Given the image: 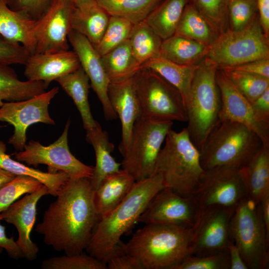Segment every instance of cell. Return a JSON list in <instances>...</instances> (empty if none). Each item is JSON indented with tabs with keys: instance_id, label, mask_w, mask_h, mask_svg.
Returning a JSON list of instances; mask_svg holds the SVG:
<instances>
[{
	"instance_id": "c3c4849f",
	"label": "cell",
	"mask_w": 269,
	"mask_h": 269,
	"mask_svg": "<svg viewBox=\"0 0 269 269\" xmlns=\"http://www.w3.org/2000/svg\"><path fill=\"white\" fill-rule=\"evenodd\" d=\"M223 69L241 71L269 78V58L256 60L235 67Z\"/></svg>"
},
{
	"instance_id": "b9f144b4",
	"label": "cell",
	"mask_w": 269,
	"mask_h": 269,
	"mask_svg": "<svg viewBox=\"0 0 269 269\" xmlns=\"http://www.w3.org/2000/svg\"><path fill=\"white\" fill-rule=\"evenodd\" d=\"M258 16L257 0H231L228 9L229 29L241 30Z\"/></svg>"
},
{
	"instance_id": "e575fe53",
	"label": "cell",
	"mask_w": 269,
	"mask_h": 269,
	"mask_svg": "<svg viewBox=\"0 0 269 269\" xmlns=\"http://www.w3.org/2000/svg\"><path fill=\"white\" fill-rule=\"evenodd\" d=\"M129 40L133 54L141 66L160 55L162 39L145 20L134 25Z\"/></svg>"
},
{
	"instance_id": "8d00e7d4",
	"label": "cell",
	"mask_w": 269,
	"mask_h": 269,
	"mask_svg": "<svg viewBox=\"0 0 269 269\" xmlns=\"http://www.w3.org/2000/svg\"><path fill=\"white\" fill-rule=\"evenodd\" d=\"M134 24L123 17L110 16L108 25L98 44L94 46L100 56L129 39Z\"/></svg>"
},
{
	"instance_id": "4fadbf2b",
	"label": "cell",
	"mask_w": 269,
	"mask_h": 269,
	"mask_svg": "<svg viewBox=\"0 0 269 269\" xmlns=\"http://www.w3.org/2000/svg\"><path fill=\"white\" fill-rule=\"evenodd\" d=\"M58 92L59 88L55 87L27 99L3 103L0 107V122L7 123L14 128L8 143L17 151L23 150L26 143L27 130L31 125L55 124L50 116L48 107Z\"/></svg>"
},
{
	"instance_id": "52a82bcc",
	"label": "cell",
	"mask_w": 269,
	"mask_h": 269,
	"mask_svg": "<svg viewBox=\"0 0 269 269\" xmlns=\"http://www.w3.org/2000/svg\"><path fill=\"white\" fill-rule=\"evenodd\" d=\"M229 239L238 248L249 269L269 267V236L259 204L247 197L237 205L229 226Z\"/></svg>"
},
{
	"instance_id": "f5cc1de1",
	"label": "cell",
	"mask_w": 269,
	"mask_h": 269,
	"mask_svg": "<svg viewBox=\"0 0 269 269\" xmlns=\"http://www.w3.org/2000/svg\"><path fill=\"white\" fill-rule=\"evenodd\" d=\"M258 204L267 234L269 236V194L266 195Z\"/></svg>"
},
{
	"instance_id": "680465c9",
	"label": "cell",
	"mask_w": 269,
	"mask_h": 269,
	"mask_svg": "<svg viewBox=\"0 0 269 269\" xmlns=\"http://www.w3.org/2000/svg\"><path fill=\"white\" fill-rule=\"evenodd\" d=\"M3 127V126H2V125H0V129L1 128H2Z\"/></svg>"
},
{
	"instance_id": "30bf717a",
	"label": "cell",
	"mask_w": 269,
	"mask_h": 269,
	"mask_svg": "<svg viewBox=\"0 0 269 269\" xmlns=\"http://www.w3.org/2000/svg\"><path fill=\"white\" fill-rule=\"evenodd\" d=\"M173 122L139 117L134 126L129 146L121 165L135 181L147 178L155 172L161 146Z\"/></svg>"
},
{
	"instance_id": "4dcf8cb0",
	"label": "cell",
	"mask_w": 269,
	"mask_h": 269,
	"mask_svg": "<svg viewBox=\"0 0 269 269\" xmlns=\"http://www.w3.org/2000/svg\"><path fill=\"white\" fill-rule=\"evenodd\" d=\"M110 83H117L131 78L141 65L134 57L129 39L101 56Z\"/></svg>"
},
{
	"instance_id": "ba28073f",
	"label": "cell",
	"mask_w": 269,
	"mask_h": 269,
	"mask_svg": "<svg viewBox=\"0 0 269 269\" xmlns=\"http://www.w3.org/2000/svg\"><path fill=\"white\" fill-rule=\"evenodd\" d=\"M140 116L148 119L187 122L179 92L153 70L140 67L133 77Z\"/></svg>"
},
{
	"instance_id": "7c38bea8",
	"label": "cell",
	"mask_w": 269,
	"mask_h": 269,
	"mask_svg": "<svg viewBox=\"0 0 269 269\" xmlns=\"http://www.w3.org/2000/svg\"><path fill=\"white\" fill-rule=\"evenodd\" d=\"M192 195L202 210L219 206L235 210L247 197L239 169L227 166L204 170Z\"/></svg>"
},
{
	"instance_id": "d4e9b609",
	"label": "cell",
	"mask_w": 269,
	"mask_h": 269,
	"mask_svg": "<svg viewBox=\"0 0 269 269\" xmlns=\"http://www.w3.org/2000/svg\"><path fill=\"white\" fill-rule=\"evenodd\" d=\"M135 180L124 169L109 176L94 191V201L99 219L117 207L131 190Z\"/></svg>"
},
{
	"instance_id": "d590c367",
	"label": "cell",
	"mask_w": 269,
	"mask_h": 269,
	"mask_svg": "<svg viewBox=\"0 0 269 269\" xmlns=\"http://www.w3.org/2000/svg\"><path fill=\"white\" fill-rule=\"evenodd\" d=\"M110 16L127 19L134 24L145 20L161 0H96Z\"/></svg>"
},
{
	"instance_id": "e0dca14e",
	"label": "cell",
	"mask_w": 269,
	"mask_h": 269,
	"mask_svg": "<svg viewBox=\"0 0 269 269\" xmlns=\"http://www.w3.org/2000/svg\"><path fill=\"white\" fill-rule=\"evenodd\" d=\"M216 81L221 101L220 120L235 122L245 125L259 136L263 145L269 147V127L255 121L251 104L222 69L217 68Z\"/></svg>"
},
{
	"instance_id": "603a6c76",
	"label": "cell",
	"mask_w": 269,
	"mask_h": 269,
	"mask_svg": "<svg viewBox=\"0 0 269 269\" xmlns=\"http://www.w3.org/2000/svg\"><path fill=\"white\" fill-rule=\"evenodd\" d=\"M35 22L25 15L12 10L7 4V0H0V35L21 44L30 54L35 51Z\"/></svg>"
},
{
	"instance_id": "74e56055",
	"label": "cell",
	"mask_w": 269,
	"mask_h": 269,
	"mask_svg": "<svg viewBox=\"0 0 269 269\" xmlns=\"http://www.w3.org/2000/svg\"><path fill=\"white\" fill-rule=\"evenodd\" d=\"M222 70L251 104L269 88V78L238 70Z\"/></svg>"
},
{
	"instance_id": "681fc988",
	"label": "cell",
	"mask_w": 269,
	"mask_h": 269,
	"mask_svg": "<svg viewBox=\"0 0 269 269\" xmlns=\"http://www.w3.org/2000/svg\"><path fill=\"white\" fill-rule=\"evenodd\" d=\"M2 217L0 214V221ZM0 248L4 249L8 256L13 259L23 258L21 251L13 237L8 238L5 233V227L0 223Z\"/></svg>"
},
{
	"instance_id": "ac0fdd59",
	"label": "cell",
	"mask_w": 269,
	"mask_h": 269,
	"mask_svg": "<svg viewBox=\"0 0 269 269\" xmlns=\"http://www.w3.org/2000/svg\"><path fill=\"white\" fill-rule=\"evenodd\" d=\"M68 41L89 79L91 87L101 103L105 119L109 121L116 120L118 116L110 104L108 95L110 81L101 56L85 36L72 29L69 33Z\"/></svg>"
},
{
	"instance_id": "60d3db41",
	"label": "cell",
	"mask_w": 269,
	"mask_h": 269,
	"mask_svg": "<svg viewBox=\"0 0 269 269\" xmlns=\"http://www.w3.org/2000/svg\"><path fill=\"white\" fill-rule=\"evenodd\" d=\"M42 269H106L107 264L83 253L52 257L44 260Z\"/></svg>"
},
{
	"instance_id": "9a60e30c",
	"label": "cell",
	"mask_w": 269,
	"mask_h": 269,
	"mask_svg": "<svg viewBox=\"0 0 269 269\" xmlns=\"http://www.w3.org/2000/svg\"><path fill=\"white\" fill-rule=\"evenodd\" d=\"M234 211L219 206L203 209L192 230L189 255H212L227 249Z\"/></svg>"
},
{
	"instance_id": "9f6ffc18",
	"label": "cell",
	"mask_w": 269,
	"mask_h": 269,
	"mask_svg": "<svg viewBox=\"0 0 269 269\" xmlns=\"http://www.w3.org/2000/svg\"><path fill=\"white\" fill-rule=\"evenodd\" d=\"M3 101L0 100V107L3 105Z\"/></svg>"
},
{
	"instance_id": "83f0119b",
	"label": "cell",
	"mask_w": 269,
	"mask_h": 269,
	"mask_svg": "<svg viewBox=\"0 0 269 269\" xmlns=\"http://www.w3.org/2000/svg\"><path fill=\"white\" fill-rule=\"evenodd\" d=\"M209 48L203 43L174 34L162 40L160 55L178 64L196 65L206 57Z\"/></svg>"
},
{
	"instance_id": "ffe728a7",
	"label": "cell",
	"mask_w": 269,
	"mask_h": 269,
	"mask_svg": "<svg viewBox=\"0 0 269 269\" xmlns=\"http://www.w3.org/2000/svg\"><path fill=\"white\" fill-rule=\"evenodd\" d=\"M24 65V75L27 80L43 82L48 87L52 81L81 66L75 52L69 50L30 54Z\"/></svg>"
},
{
	"instance_id": "bcb514c9",
	"label": "cell",
	"mask_w": 269,
	"mask_h": 269,
	"mask_svg": "<svg viewBox=\"0 0 269 269\" xmlns=\"http://www.w3.org/2000/svg\"><path fill=\"white\" fill-rule=\"evenodd\" d=\"M255 121L269 127V88L251 103Z\"/></svg>"
},
{
	"instance_id": "f546056e",
	"label": "cell",
	"mask_w": 269,
	"mask_h": 269,
	"mask_svg": "<svg viewBox=\"0 0 269 269\" xmlns=\"http://www.w3.org/2000/svg\"><path fill=\"white\" fill-rule=\"evenodd\" d=\"M198 65L178 64L159 55L149 60L141 67L153 70L174 86L180 93L185 107L192 81Z\"/></svg>"
},
{
	"instance_id": "11a10c76",
	"label": "cell",
	"mask_w": 269,
	"mask_h": 269,
	"mask_svg": "<svg viewBox=\"0 0 269 269\" xmlns=\"http://www.w3.org/2000/svg\"><path fill=\"white\" fill-rule=\"evenodd\" d=\"M71 1L76 7L79 8L93 2L95 0H68Z\"/></svg>"
},
{
	"instance_id": "1f68e13d",
	"label": "cell",
	"mask_w": 269,
	"mask_h": 269,
	"mask_svg": "<svg viewBox=\"0 0 269 269\" xmlns=\"http://www.w3.org/2000/svg\"><path fill=\"white\" fill-rule=\"evenodd\" d=\"M189 0H161L150 12L146 22L162 39L175 33Z\"/></svg>"
},
{
	"instance_id": "44dd1931",
	"label": "cell",
	"mask_w": 269,
	"mask_h": 269,
	"mask_svg": "<svg viewBox=\"0 0 269 269\" xmlns=\"http://www.w3.org/2000/svg\"><path fill=\"white\" fill-rule=\"evenodd\" d=\"M133 77L119 82L110 83L108 89L110 104L121 121L122 140L119 150L122 156L129 146L134 126L140 117Z\"/></svg>"
},
{
	"instance_id": "836d02e7",
	"label": "cell",
	"mask_w": 269,
	"mask_h": 269,
	"mask_svg": "<svg viewBox=\"0 0 269 269\" xmlns=\"http://www.w3.org/2000/svg\"><path fill=\"white\" fill-rule=\"evenodd\" d=\"M176 34L210 46L219 33L189 1L176 30Z\"/></svg>"
},
{
	"instance_id": "277c9868",
	"label": "cell",
	"mask_w": 269,
	"mask_h": 269,
	"mask_svg": "<svg viewBox=\"0 0 269 269\" xmlns=\"http://www.w3.org/2000/svg\"><path fill=\"white\" fill-rule=\"evenodd\" d=\"M156 163L155 172L162 176L165 187L184 196L193 194L204 171L200 153L186 128L167 134Z\"/></svg>"
},
{
	"instance_id": "ab89813d",
	"label": "cell",
	"mask_w": 269,
	"mask_h": 269,
	"mask_svg": "<svg viewBox=\"0 0 269 269\" xmlns=\"http://www.w3.org/2000/svg\"><path fill=\"white\" fill-rule=\"evenodd\" d=\"M42 185L37 179L25 175H16L0 187V214L24 194L31 193Z\"/></svg>"
},
{
	"instance_id": "cb8c5ba5",
	"label": "cell",
	"mask_w": 269,
	"mask_h": 269,
	"mask_svg": "<svg viewBox=\"0 0 269 269\" xmlns=\"http://www.w3.org/2000/svg\"><path fill=\"white\" fill-rule=\"evenodd\" d=\"M86 132V140L93 146L96 156V165L90 178L92 188L95 191L105 179L120 170L121 164L112 156L114 146L100 124Z\"/></svg>"
},
{
	"instance_id": "6f0895ef",
	"label": "cell",
	"mask_w": 269,
	"mask_h": 269,
	"mask_svg": "<svg viewBox=\"0 0 269 269\" xmlns=\"http://www.w3.org/2000/svg\"><path fill=\"white\" fill-rule=\"evenodd\" d=\"M2 249H3L2 248H0V254L2 252Z\"/></svg>"
},
{
	"instance_id": "7bdbcfd3",
	"label": "cell",
	"mask_w": 269,
	"mask_h": 269,
	"mask_svg": "<svg viewBox=\"0 0 269 269\" xmlns=\"http://www.w3.org/2000/svg\"><path fill=\"white\" fill-rule=\"evenodd\" d=\"M173 269H230L227 248L212 255L204 256L189 255Z\"/></svg>"
},
{
	"instance_id": "3957f363",
	"label": "cell",
	"mask_w": 269,
	"mask_h": 269,
	"mask_svg": "<svg viewBox=\"0 0 269 269\" xmlns=\"http://www.w3.org/2000/svg\"><path fill=\"white\" fill-rule=\"evenodd\" d=\"M192 229L150 224L138 229L122 251L137 258L144 269H173L189 255Z\"/></svg>"
},
{
	"instance_id": "5bb4252c",
	"label": "cell",
	"mask_w": 269,
	"mask_h": 269,
	"mask_svg": "<svg viewBox=\"0 0 269 269\" xmlns=\"http://www.w3.org/2000/svg\"><path fill=\"white\" fill-rule=\"evenodd\" d=\"M202 211L193 195L182 196L165 187L151 199L137 222L192 229Z\"/></svg>"
},
{
	"instance_id": "9c48e42d",
	"label": "cell",
	"mask_w": 269,
	"mask_h": 269,
	"mask_svg": "<svg viewBox=\"0 0 269 269\" xmlns=\"http://www.w3.org/2000/svg\"><path fill=\"white\" fill-rule=\"evenodd\" d=\"M205 58L218 69L269 58V37L264 32L259 15L241 30L228 29L220 33Z\"/></svg>"
},
{
	"instance_id": "7dc6e473",
	"label": "cell",
	"mask_w": 269,
	"mask_h": 269,
	"mask_svg": "<svg viewBox=\"0 0 269 269\" xmlns=\"http://www.w3.org/2000/svg\"><path fill=\"white\" fill-rule=\"evenodd\" d=\"M107 266L109 269H144L137 258L123 251L110 259Z\"/></svg>"
},
{
	"instance_id": "f35d334b",
	"label": "cell",
	"mask_w": 269,
	"mask_h": 269,
	"mask_svg": "<svg viewBox=\"0 0 269 269\" xmlns=\"http://www.w3.org/2000/svg\"><path fill=\"white\" fill-rule=\"evenodd\" d=\"M219 34L229 29L228 9L231 0H189Z\"/></svg>"
},
{
	"instance_id": "ee69618b",
	"label": "cell",
	"mask_w": 269,
	"mask_h": 269,
	"mask_svg": "<svg viewBox=\"0 0 269 269\" xmlns=\"http://www.w3.org/2000/svg\"><path fill=\"white\" fill-rule=\"evenodd\" d=\"M30 53L21 44L0 35V64L24 65Z\"/></svg>"
},
{
	"instance_id": "f6af8a7d",
	"label": "cell",
	"mask_w": 269,
	"mask_h": 269,
	"mask_svg": "<svg viewBox=\"0 0 269 269\" xmlns=\"http://www.w3.org/2000/svg\"><path fill=\"white\" fill-rule=\"evenodd\" d=\"M53 0H7L9 7L36 20L46 12Z\"/></svg>"
},
{
	"instance_id": "d6986e66",
	"label": "cell",
	"mask_w": 269,
	"mask_h": 269,
	"mask_svg": "<svg viewBox=\"0 0 269 269\" xmlns=\"http://www.w3.org/2000/svg\"><path fill=\"white\" fill-rule=\"evenodd\" d=\"M49 194L48 188L42 185L35 191L26 194L17 200L0 214L2 220L16 228L18 237L16 242L23 258L30 261L35 260L39 248L31 239V232L36 215V205L40 199Z\"/></svg>"
},
{
	"instance_id": "db71d44e",
	"label": "cell",
	"mask_w": 269,
	"mask_h": 269,
	"mask_svg": "<svg viewBox=\"0 0 269 269\" xmlns=\"http://www.w3.org/2000/svg\"><path fill=\"white\" fill-rule=\"evenodd\" d=\"M15 175L0 168V187L12 179Z\"/></svg>"
},
{
	"instance_id": "5b68a950",
	"label": "cell",
	"mask_w": 269,
	"mask_h": 269,
	"mask_svg": "<svg viewBox=\"0 0 269 269\" xmlns=\"http://www.w3.org/2000/svg\"><path fill=\"white\" fill-rule=\"evenodd\" d=\"M259 136L244 125L220 120L200 150L204 170L218 166L240 169L246 165L262 145Z\"/></svg>"
},
{
	"instance_id": "484cf974",
	"label": "cell",
	"mask_w": 269,
	"mask_h": 269,
	"mask_svg": "<svg viewBox=\"0 0 269 269\" xmlns=\"http://www.w3.org/2000/svg\"><path fill=\"white\" fill-rule=\"evenodd\" d=\"M110 17L95 0L84 6L74 7L71 17V29L85 36L95 46L101 39Z\"/></svg>"
},
{
	"instance_id": "8992f818",
	"label": "cell",
	"mask_w": 269,
	"mask_h": 269,
	"mask_svg": "<svg viewBox=\"0 0 269 269\" xmlns=\"http://www.w3.org/2000/svg\"><path fill=\"white\" fill-rule=\"evenodd\" d=\"M217 69L206 58L198 64L185 105L186 128L199 151L220 121L221 101L216 81Z\"/></svg>"
},
{
	"instance_id": "6da1fadb",
	"label": "cell",
	"mask_w": 269,
	"mask_h": 269,
	"mask_svg": "<svg viewBox=\"0 0 269 269\" xmlns=\"http://www.w3.org/2000/svg\"><path fill=\"white\" fill-rule=\"evenodd\" d=\"M90 178H69L35 228L45 244L71 255L86 250L99 220Z\"/></svg>"
},
{
	"instance_id": "816d5d0a",
	"label": "cell",
	"mask_w": 269,
	"mask_h": 269,
	"mask_svg": "<svg viewBox=\"0 0 269 269\" xmlns=\"http://www.w3.org/2000/svg\"><path fill=\"white\" fill-rule=\"evenodd\" d=\"M257 5L261 25L269 37V0H257Z\"/></svg>"
},
{
	"instance_id": "2e32d148",
	"label": "cell",
	"mask_w": 269,
	"mask_h": 269,
	"mask_svg": "<svg viewBox=\"0 0 269 269\" xmlns=\"http://www.w3.org/2000/svg\"><path fill=\"white\" fill-rule=\"evenodd\" d=\"M75 6L68 0H53L44 14L35 20V53H53L69 50L68 35Z\"/></svg>"
},
{
	"instance_id": "7402d4cb",
	"label": "cell",
	"mask_w": 269,
	"mask_h": 269,
	"mask_svg": "<svg viewBox=\"0 0 269 269\" xmlns=\"http://www.w3.org/2000/svg\"><path fill=\"white\" fill-rule=\"evenodd\" d=\"M239 171L247 197L258 204L269 194V147L262 144L250 161Z\"/></svg>"
},
{
	"instance_id": "f907efd6",
	"label": "cell",
	"mask_w": 269,
	"mask_h": 269,
	"mask_svg": "<svg viewBox=\"0 0 269 269\" xmlns=\"http://www.w3.org/2000/svg\"><path fill=\"white\" fill-rule=\"evenodd\" d=\"M227 248L229 256L230 269H249L238 248L230 239L228 241Z\"/></svg>"
},
{
	"instance_id": "d6a6232c",
	"label": "cell",
	"mask_w": 269,
	"mask_h": 269,
	"mask_svg": "<svg viewBox=\"0 0 269 269\" xmlns=\"http://www.w3.org/2000/svg\"><path fill=\"white\" fill-rule=\"evenodd\" d=\"M43 82L19 79L9 65L0 64V100L14 102L27 99L46 91Z\"/></svg>"
},
{
	"instance_id": "4316f807",
	"label": "cell",
	"mask_w": 269,
	"mask_h": 269,
	"mask_svg": "<svg viewBox=\"0 0 269 269\" xmlns=\"http://www.w3.org/2000/svg\"><path fill=\"white\" fill-rule=\"evenodd\" d=\"M72 99L78 109L86 131L96 127L99 123L93 118L88 101L89 79L80 66L75 71L56 80Z\"/></svg>"
},
{
	"instance_id": "f1b7e54d",
	"label": "cell",
	"mask_w": 269,
	"mask_h": 269,
	"mask_svg": "<svg viewBox=\"0 0 269 269\" xmlns=\"http://www.w3.org/2000/svg\"><path fill=\"white\" fill-rule=\"evenodd\" d=\"M0 168L15 176L25 175L37 179L48 188L50 195L55 197L70 178L64 172H44L12 159L6 153V144L2 140H0Z\"/></svg>"
},
{
	"instance_id": "8fae6325",
	"label": "cell",
	"mask_w": 269,
	"mask_h": 269,
	"mask_svg": "<svg viewBox=\"0 0 269 269\" xmlns=\"http://www.w3.org/2000/svg\"><path fill=\"white\" fill-rule=\"evenodd\" d=\"M70 119L66 122L61 135L47 146L31 140L26 143L23 150L14 153L16 160L28 165H47L50 169L66 173L70 178H91L94 167L87 165L71 152L68 141Z\"/></svg>"
},
{
	"instance_id": "7a4b0ae2",
	"label": "cell",
	"mask_w": 269,
	"mask_h": 269,
	"mask_svg": "<svg viewBox=\"0 0 269 269\" xmlns=\"http://www.w3.org/2000/svg\"><path fill=\"white\" fill-rule=\"evenodd\" d=\"M165 187L158 172L135 181L124 199L97 223L86 249L89 255L107 264L123 252L121 238L135 223L151 199Z\"/></svg>"
}]
</instances>
